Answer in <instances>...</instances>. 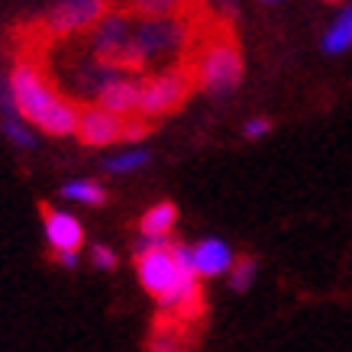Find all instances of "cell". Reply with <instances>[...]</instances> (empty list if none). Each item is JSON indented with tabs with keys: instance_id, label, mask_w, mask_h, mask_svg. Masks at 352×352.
I'll use <instances>...</instances> for the list:
<instances>
[{
	"instance_id": "1",
	"label": "cell",
	"mask_w": 352,
	"mask_h": 352,
	"mask_svg": "<svg viewBox=\"0 0 352 352\" xmlns=\"http://www.w3.org/2000/svg\"><path fill=\"white\" fill-rule=\"evenodd\" d=\"M191 65L197 72V87L214 97H223L236 91L239 78H243V49L236 43L230 23L214 20L204 26L201 39L194 45Z\"/></svg>"
},
{
	"instance_id": "2",
	"label": "cell",
	"mask_w": 352,
	"mask_h": 352,
	"mask_svg": "<svg viewBox=\"0 0 352 352\" xmlns=\"http://www.w3.org/2000/svg\"><path fill=\"white\" fill-rule=\"evenodd\" d=\"M194 91H197V72H194L191 62H178L162 68V72L142 75L139 78L136 117H142L146 123L168 117V113H175V110H182L188 104V97Z\"/></svg>"
},
{
	"instance_id": "3",
	"label": "cell",
	"mask_w": 352,
	"mask_h": 352,
	"mask_svg": "<svg viewBox=\"0 0 352 352\" xmlns=\"http://www.w3.org/2000/svg\"><path fill=\"white\" fill-rule=\"evenodd\" d=\"M110 7H113V0H62L55 10H49V16L39 20V26L52 43L75 39V36L94 30L110 13Z\"/></svg>"
},
{
	"instance_id": "4",
	"label": "cell",
	"mask_w": 352,
	"mask_h": 352,
	"mask_svg": "<svg viewBox=\"0 0 352 352\" xmlns=\"http://www.w3.org/2000/svg\"><path fill=\"white\" fill-rule=\"evenodd\" d=\"M75 133L85 146H110L123 139H142L149 133V123L142 117H117L100 107H81Z\"/></svg>"
},
{
	"instance_id": "5",
	"label": "cell",
	"mask_w": 352,
	"mask_h": 352,
	"mask_svg": "<svg viewBox=\"0 0 352 352\" xmlns=\"http://www.w3.org/2000/svg\"><path fill=\"white\" fill-rule=\"evenodd\" d=\"M39 217H43V226H45V239L49 245L58 252H78L81 243H85V226L78 223L72 214L65 210H55L49 204H39Z\"/></svg>"
},
{
	"instance_id": "6",
	"label": "cell",
	"mask_w": 352,
	"mask_h": 352,
	"mask_svg": "<svg viewBox=\"0 0 352 352\" xmlns=\"http://www.w3.org/2000/svg\"><path fill=\"white\" fill-rule=\"evenodd\" d=\"M233 249L230 243L217 239V236H207L201 239L197 245H191V265L197 272V278H220V275H230L233 268Z\"/></svg>"
},
{
	"instance_id": "7",
	"label": "cell",
	"mask_w": 352,
	"mask_h": 352,
	"mask_svg": "<svg viewBox=\"0 0 352 352\" xmlns=\"http://www.w3.org/2000/svg\"><path fill=\"white\" fill-rule=\"evenodd\" d=\"M100 110L107 113H117V117H136L139 107V78L136 75H120L113 78L94 100Z\"/></svg>"
},
{
	"instance_id": "8",
	"label": "cell",
	"mask_w": 352,
	"mask_h": 352,
	"mask_svg": "<svg viewBox=\"0 0 352 352\" xmlns=\"http://www.w3.org/2000/svg\"><path fill=\"white\" fill-rule=\"evenodd\" d=\"M178 223V207L171 201H162L155 207H149L142 220H139V233L142 239H168V233Z\"/></svg>"
},
{
	"instance_id": "9",
	"label": "cell",
	"mask_w": 352,
	"mask_h": 352,
	"mask_svg": "<svg viewBox=\"0 0 352 352\" xmlns=\"http://www.w3.org/2000/svg\"><path fill=\"white\" fill-rule=\"evenodd\" d=\"M349 45H352V7H346V10L333 20L330 32L323 36V49L330 55H340V52H346Z\"/></svg>"
},
{
	"instance_id": "10",
	"label": "cell",
	"mask_w": 352,
	"mask_h": 352,
	"mask_svg": "<svg viewBox=\"0 0 352 352\" xmlns=\"http://www.w3.org/2000/svg\"><path fill=\"white\" fill-rule=\"evenodd\" d=\"M62 197L78 201V204H87V207H100V204H107V191H104L97 182H72V184H65Z\"/></svg>"
},
{
	"instance_id": "11",
	"label": "cell",
	"mask_w": 352,
	"mask_h": 352,
	"mask_svg": "<svg viewBox=\"0 0 352 352\" xmlns=\"http://www.w3.org/2000/svg\"><path fill=\"white\" fill-rule=\"evenodd\" d=\"M256 258L252 256H239L233 262V268H230V288L236 291V294H245V291L252 288V281H256Z\"/></svg>"
},
{
	"instance_id": "12",
	"label": "cell",
	"mask_w": 352,
	"mask_h": 352,
	"mask_svg": "<svg viewBox=\"0 0 352 352\" xmlns=\"http://www.w3.org/2000/svg\"><path fill=\"white\" fill-rule=\"evenodd\" d=\"M149 162V152H126V155H117V159H107V171L113 175H123V171H136Z\"/></svg>"
},
{
	"instance_id": "13",
	"label": "cell",
	"mask_w": 352,
	"mask_h": 352,
	"mask_svg": "<svg viewBox=\"0 0 352 352\" xmlns=\"http://www.w3.org/2000/svg\"><path fill=\"white\" fill-rule=\"evenodd\" d=\"M91 262H94L97 268H104V272H113V268H117V256H113V249H107V245H94V249H91Z\"/></svg>"
},
{
	"instance_id": "14",
	"label": "cell",
	"mask_w": 352,
	"mask_h": 352,
	"mask_svg": "<svg viewBox=\"0 0 352 352\" xmlns=\"http://www.w3.org/2000/svg\"><path fill=\"white\" fill-rule=\"evenodd\" d=\"M268 129H272V120H265V117H258V120H249V123H245V136L249 139H262L268 133Z\"/></svg>"
},
{
	"instance_id": "15",
	"label": "cell",
	"mask_w": 352,
	"mask_h": 352,
	"mask_svg": "<svg viewBox=\"0 0 352 352\" xmlns=\"http://www.w3.org/2000/svg\"><path fill=\"white\" fill-rule=\"evenodd\" d=\"M7 133H10V136L16 139V142H20V146H32V136H30V133H23V129L16 126V123H13V120H10V123H7Z\"/></svg>"
},
{
	"instance_id": "16",
	"label": "cell",
	"mask_w": 352,
	"mask_h": 352,
	"mask_svg": "<svg viewBox=\"0 0 352 352\" xmlns=\"http://www.w3.org/2000/svg\"><path fill=\"white\" fill-rule=\"evenodd\" d=\"M55 262H62V268H75L78 265V252H58Z\"/></svg>"
},
{
	"instance_id": "17",
	"label": "cell",
	"mask_w": 352,
	"mask_h": 352,
	"mask_svg": "<svg viewBox=\"0 0 352 352\" xmlns=\"http://www.w3.org/2000/svg\"><path fill=\"white\" fill-rule=\"evenodd\" d=\"M262 3H268V7H275V3H281V0H262Z\"/></svg>"
},
{
	"instance_id": "18",
	"label": "cell",
	"mask_w": 352,
	"mask_h": 352,
	"mask_svg": "<svg viewBox=\"0 0 352 352\" xmlns=\"http://www.w3.org/2000/svg\"><path fill=\"white\" fill-rule=\"evenodd\" d=\"M327 3H336V0H327Z\"/></svg>"
}]
</instances>
